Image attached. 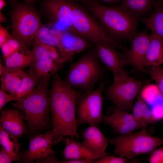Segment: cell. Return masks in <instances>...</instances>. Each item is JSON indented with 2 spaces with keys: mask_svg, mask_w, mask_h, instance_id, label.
<instances>
[{
  "mask_svg": "<svg viewBox=\"0 0 163 163\" xmlns=\"http://www.w3.org/2000/svg\"><path fill=\"white\" fill-rule=\"evenodd\" d=\"M0 47L3 58L5 60L18 51L27 47L21 41L12 37L9 41Z\"/></svg>",
  "mask_w": 163,
  "mask_h": 163,
  "instance_id": "obj_30",
  "label": "cell"
},
{
  "mask_svg": "<svg viewBox=\"0 0 163 163\" xmlns=\"http://www.w3.org/2000/svg\"><path fill=\"white\" fill-rule=\"evenodd\" d=\"M103 121L119 135L141 129L132 114L125 111L113 110L112 113L104 116Z\"/></svg>",
  "mask_w": 163,
  "mask_h": 163,
  "instance_id": "obj_15",
  "label": "cell"
},
{
  "mask_svg": "<svg viewBox=\"0 0 163 163\" xmlns=\"http://www.w3.org/2000/svg\"><path fill=\"white\" fill-rule=\"evenodd\" d=\"M59 142L54 129L45 134L37 135L30 139L28 149L24 153L22 161L32 163L35 160L49 157L50 155L55 153L52 145Z\"/></svg>",
  "mask_w": 163,
  "mask_h": 163,
  "instance_id": "obj_12",
  "label": "cell"
},
{
  "mask_svg": "<svg viewBox=\"0 0 163 163\" xmlns=\"http://www.w3.org/2000/svg\"><path fill=\"white\" fill-rule=\"evenodd\" d=\"M22 69H7L1 76V88L13 94L19 88L26 74Z\"/></svg>",
  "mask_w": 163,
  "mask_h": 163,
  "instance_id": "obj_21",
  "label": "cell"
},
{
  "mask_svg": "<svg viewBox=\"0 0 163 163\" xmlns=\"http://www.w3.org/2000/svg\"><path fill=\"white\" fill-rule=\"evenodd\" d=\"M7 68L5 65L2 64V62L0 63V76L3 74L5 72L7 69Z\"/></svg>",
  "mask_w": 163,
  "mask_h": 163,
  "instance_id": "obj_39",
  "label": "cell"
},
{
  "mask_svg": "<svg viewBox=\"0 0 163 163\" xmlns=\"http://www.w3.org/2000/svg\"><path fill=\"white\" fill-rule=\"evenodd\" d=\"M106 84V81L103 80L96 88L79 94L76 107L78 126L84 124L98 126L103 121V93Z\"/></svg>",
  "mask_w": 163,
  "mask_h": 163,
  "instance_id": "obj_8",
  "label": "cell"
},
{
  "mask_svg": "<svg viewBox=\"0 0 163 163\" xmlns=\"http://www.w3.org/2000/svg\"><path fill=\"white\" fill-rule=\"evenodd\" d=\"M6 3L5 0H0V10H2L6 5Z\"/></svg>",
  "mask_w": 163,
  "mask_h": 163,
  "instance_id": "obj_40",
  "label": "cell"
},
{
  "mask_svg": "<svg viewBox=\"0 0 163 163\" xmlns=\"http://www.w3.org/2000/svg\"><path fill=\"white\" fill-rule=\"evenodd\" d=\"M151 37L144 31L132 37L130 49L123 54L125 65H129L137 70L143 69Z\"/></svg>",
  "mask_w": 163,
  "mask_h": 163,
  "instance_id": "obj_14",
  "label": "cell"
},
{
  "mask_svg": "<svg viewBox=\"0 0 163 163\" xmlns=\"http://www.w3.org/2000/svg\"><path fill=\"white\" fill-rule=\"evenodd\" d=\"M21 98L17 97L10 94H8L6 91L1 88L0 89V110L8 102L11 101H18Z\"/></svg>",
  "mask_w": 163,
  "mask_h": 163,
  "instance_id": "obj_33",
  "label": "cell"
},
{
  "mask_svg": "<svg viewBox=\"0 0 163 163\" xmlns=\"http://www.w3.org/2000/svg\"><path fill=\"white\" fill-rule=\"evenodd\" d=\"M83 0V1H85V0Z\"/></svg>",
  "mask_w": 163,
  "mask_h": 163,
  "instance_id": "obj_44",
  "label": "cell"
},
{
  "mask_svg": "<svg viewBox=\"0 0 163 163\" xmlns=\"http://www.w3.org/2000/svg\"><path fill=\"white\" fill-rule=\"evenodd\" d=\"M0 126L18 138L26 133V127L21 113L15 109L1 110Z\"/></svg>",
  "mask_w": 163,
  "mask_h": 163,
  "instance_id": "obj_17",
  "label": "cell"
},
{
  "mask_svg": "<svg viewBox=\"0 0 163 163\" xmlns=\"http://www.w3.org/2000/svg\"><path fill=\"white\" fill-rule=\"evenodd\" d=\"M83 143L88 147L99 153H105L108 145V138L106 137L98 126L89 125L82 132Z\"/></svg>",
  "mask_w": 163,
  "mask_h": 163,
  "instance_id": "obj_18",
  "label": "cell"
},
{
  "mask_svg": "<svg viewBox=\"0 0 163 163\" xmlns=\"http://www.w3.org/2000/svg\"><path fill=\"white\" fill-rule=\"evenodd\" d=\"M34 41H38L57 48V39L52 31L42 24L37 32Z\"/></svg>",
  "mask_w": 163,
  "mask_h": 163,
  "instance_id": "obj_29",
  "label": "cell"
},
{
  "mask_svg": "<svg viewBox=\"0 0 163 163\" xmlns=\"http://www.w3.org/2000/svg\"><path fill=\"white\" fill-rule=\"evenodd\" d=\"M7 20L3 13L0 11V23H4L6 22Z\"/></svg>",
  "mask_w": 163,
  "mask_h": 163,
  "instance_id": "obj_38",
  "label": "cell"
},
{
  "mask_svg": "<svg viewBox=\"0 0 163 163\" xmlns=\"http://www.w3.org/2000/svg\"><path fill=\"white\" fill-rule=\"evenodd\" d=\"M129 159L126 158L118 156L107 155L97 160L95 163H125Z\"/></svg>",
  "mask_w": 163,
  "mask_h": 163,
  "instance_id": "obj_32",
  "label": "cell"
},
{
  "mask_svg": "<svg viewBox=\"0 0 163 163\" xmlns=\"http://www.w3.org/2000/svg\"><path fill=\"white\" fill-rule=\"evenodd\" d=\"M33 0H25L26 3L27 4L32 1Z\"/></svg>",
  "mask_w": 163,
  "mask_h": 163,
  "instance_id": "obj_42",
  "label": "cell"
},
{
  "mask_svg": "<svg viewBox=\"0 0 163 163\" xmlns=\"http://www.w3.org/2000/svg\"><path fill=\"white\" fill-rule=\"evenodd\" d=\"M31 51L34 62L41 58L48 57L64 63L66 62L57 48L52 46L34 41Z\"/></svg>",
  "mask_w": 163,
  "mask_h": 163,
  "instance_id": "obj_24",
  "label": "cell"
},
{
  "mask_svg": "<svg viewBox=\"0 0 163 163\" xmlns=\"http://www.w3.org/2000/svg\"><path fill=\"white\" fill-rule=\"evenodd\" d=\"M151 5V0H123L119 7L137 19L147 13Z\"/></svg>",
  "mask_w": 163,
  "mask_h": 163,
  "instance_id": "obj_27",
  "label": "cell"
},
{
  "mask_svg": "<svg viewBox=\"0 0 163 163\" xmlns=\"http://www.w3.org/2000/svg\"><path fill=\"white\" fill-rule=\"evenodd\" d=\"M52 31L57 39V48L65 62H71L76 54L91 49V43L73 32L57 30Z\"/></svg>",
  "mask_w": 163,
  "mask_h": 163,
  "instance_id": "obj_10",
  "label": "cell"
},
{
  "mask_svg": "<svg viewBox=\"0 0 163 163\" xmlns=\"http://www.w3.org/2000/svg\"><path fill=\"white\" fill-rule=\"evenodd\" d=\"M80 91L67 85L56 73L53 75L49 94L53 129L59 141L62 136L80 138L76 114L78 96Z\"/></svg>",
  "mask_w": 163,
  "mask_h": 163,
  "instance_id": "obj_1",
  "label": "cell"
},
{
  "mask_svg": "<svg viewBox=\"0 0 163 163\" xmlns=\"http://www.w3.org/2000/svg\"><path fill=\"white\" fill-rule=\"evenodd\" d=\"M142 69L143 72L149 74L151 79L156 82L163 95V68L159 66L151 67L149 69Z\"/></svg>",
  "mask_w": 163,
  "mask_h": 163,
  "instance_id": "obj_31",
  "label": "cell"
},
{
  "mask_svg": "<svg viewBox=\"0 0 163 163\" xmlns=\"http://www.w3.org/2000/svg\"><path fill=\"white\" fill-rule=\"evenodd\" d=\"M142 21L153 34L163 40V7H158Z\"/></svg>",
  "mask_w": 163,
  "mask_h": 163,
  "instance_id": "obj_25",
  "label": "cell"
},
{
  "mask_svg": "<svg viewBox=\"0 0 163 163\" xmlns=\"http://www.w3.org/2000/svg\"><path fill=\"white\" fill-rule=\"evenodd\" d=\"M72 32L93 45L102 44L126 52L128 49L110 36L96 20L80 6L73 2Z\"/></svg>",
  "mask_w": 163,
  "mask_h": 163,
  "instance_id": "obj_5",
  "label": "cell"
},
{
  "mask_svg": "<svg viewBox=\"0 0 163 163\" xmlns=\"http://www.w3.org/2000/svg\"><path fill=\"white\" fill-rule=\"evenodd\" d=\"M73 2L69 0H46L44 9L57 30L72 32Z\"/></svg>",
  "mask_w": 163,
  "mask_h": 163,
  "instance_id": "obj_11",
  "label": "cell"
},
{
  "mask_svg": "<svg viewBox=\"0 0 163 163\" xmlns=\"http://www.w3.org/2000/svg\"><path fill=\"white\" fill-rule=\"evenodd\" d=\"M27 4L15 6L10 16L12 30L11 37L28 48L33 43L36 35L42 24L37 12Z\"/></svg>",
  "mask_w": 163,
  "mask_h": 163,
  "instance_id": "obj_7",
  "label": "cell"
},
{
  "mask_svg": "<svg viewBox=\"0 0 163 163\" xmlns=\"http://www.w3.org/2000/svg\"><path fill=\"white\" fill-rule=\"evenodd\" d=\"M144 82L128 76L113 80L106 90L107 98L115 106L113 110L132 111L134 100Z\"/></svg>",
  "mask_w": 163,
  "mask_h": 163,
  "instance_id": "obj_9",
  "label": "cell"
},
{
  "mask_svg": "<svg viewBox=\"0 0 163 163\" xmlns=\"http://www.w3.org/2000/svg\"><path fill=\"white\" fill-rule=\"evenodd\" d=\"M65 147L63 151L65 160H87L96 161L101 158L109 155L105 152L99 153L94 151L83 142L77 141L72 139L66 138L65 139Z\"/></svg>",
  "mask_w": 163,
  "mask_h": 163,
  "instance_id": "obj_16",
  "label": "cell"
},
{
  "mask_svg": "<svg viewBox=\"0 0 163 163\" xmlns=\"http://www.w3.org/2000/svg\"><path fill=\"white\" fill-rule=\"evenodd\" d=\"M94 17L113 38L130 39L136 33L137 18L120 7L106 6L96 1H88Z\"/></svg>",
  "mask_w": 163,
  "mask_h": 163,
  "instance_id": "obj_2",
  "label": "cell"
},
{
  "mask_svg": "<svg viewBox=\"0 0 163 163\" xmlns=\"http://www.w3.org/2000/svg\"><path fill=\"white\" fill-rule=\"evenodd\" d=\"M38 80L29 73L26 72L24 75L20 85L13 94L14 96L22 98L29 94L36 87Z\"/></svg>",
  "mask_w": 163,
  "mask_h": 163,
  "instance_id": "obj_28",
  "label": "cell"
},
{
  "mask_svg": "<svg viewBox=\"0 0 163 163\" xmlns=\"http://www.w3.org/2000/svg\"><path fill=\"white\" fill-rule=\"evenodd\" d=\"M50 78L39 80L34 90L13 104L22 111L28 130L32 132L44 128L48 122L50 109L48 85Z\"/></svg>",
  "mask_w": 163,
  "mask_h": 163,
  "instance_id": "obj_3",
  "label": "cell"
},
{
  "mask_svg": "<svg viewBox=\"0 0 163 163\" xmlns=\"http://www.w3.org/2000/svg\"><path fill=\"white\" fill-rule=\"evenodd\" d=\"M93 45L99 60L112 73L113 80L128 76L124 70L126 65L123 55L118 53L116 49L99 43Z\"/></svg>",
  "mask_w": 163,
  "mask_h": 163,
  "instance_id": "obj_13",
  "label": "cell"
},
{
  "mask_svg": "<svg viewBox=\"0 0 163 163\" xmlns=\"http://www.w3.org/2000/svg\"><path fill=\"white\" fill-rule=\"evenodd\" d=\"M108 139L109 143L114 146V154L130 160L152 152L163 145V139L151 136L145 128L136 133L108 138Z\"/></svg>",
  "mask_w": 163,
  "mask_h": 163,
  "instance_id": "obj_6",
  "label": "cell"
},
{
  "mask_svg": "<svg viewBox=\"0 0 163 163\" xmlns=\"http://www.w3.org/2000/svg\"><path fill=\"white\" fill-rule=\"evenodd\" d=\"M7 69H22L30 66L34 61L31 50L26 47L14 53L5 60Z\"/></svg>",
  "mask_w": 163,
  "mask_h": 163,
  "instance_id": "obj_23",
  "label": "cell"
},
{
  "mask_svg": "<svg viewBox=\"0 0 163 163\" xmlns=\"http://www.w3.org/2000/svg\"><path fill=\"white\" fill-rule=\"evenodd\" d=\"M137 96L132 111V114L141 129L158 120L153 115L148 104L142 97L140 91Z\"/></svg>",
  "mask_w": 163,
  "mask_h": 163,
  "instance_id": "obj_20",
  "label": "cell"
},
{
  "mask_svg": "<svg viewBox=\"0 0 163 163\" xmlns=\"http://www.w3.org/2000/svg\"><path fill=\"white\" fill-rule=\"evenodd\" d=\"M148 161L150 163H163V145L152 152Z\"/></svg>",
  "mask_w": 163,
  "mask_h": 163,
  "instance_id": "obj_34",
  "label": "cell"
},
{
  "mask_svg": "<svg viewBox=\"0 0 163 163\" xmlns=\"http://www.w3.org/2000/svg\"><path fill=\"white\" fill-rule=\"evenodd\" d=\"M103 2L107 3H113V2H116L118 1H119L120 0H101Z\"/></svg>",
  "mask_w": 163,
  "mask_h": 163,
  "instance_id": "obj_41",
  "label": "cell"
},
{
  "mask_svg": "<svg viewBox=\"0 0 163 163\" xmlns=\"http://www.w3.org/2000/svg\"><path fill=\"white\" fill-rule=\"evenodd\" d=\"M162 2H163V0H161Z\"/></svg>",
  "mask_w": 163,
  "mask_h": 163,
  "instance_id": "obj_43",
  "label": "cell"
},
{
  "mask_svg": "<svg viewBox=\"0 0 163 163\" xmlns=\"http://www.w3.org/2000/svg\"><path fill=\"white\" fill-rule=\"evenodd\" d=\"M18 138L0 126V143L2 146L17 161L21 159L19 150L21 145Z\"/></svg>",
  "mask_w": 163,
  "mask_h": 163,
  "instance_id": "obj_26",
  "label": "cell"
},
{
  "mask_svg": "<svg viewBox=\"0 0 163 163\" xmlns=\"http://www.w3.org/2000/svg\"><path fill=\"white\" fill-rule=\"evenodd\" d=\"M94 49H91L70 66L64 80L66 84L83 92L91 91L102 81L104 69Z\"/></svg>",
  "mask_w": 163,
  "mask_h": 163,
  "instance_id": "obj_4",
  "label": "cell"
},
{
  "mask_svg": "<svg viewBox=\"0 0 163 163\" xmlns=\"http://www.w3.org/2000/svg\"><path fill=\"white\" fill-rule=\"evenodd\" d=\"M16 159L2 147L0 150V163H10L17 161Z\"/></svg>",
  "mask_w": 163,
  "mask_h": 163,
  "instance_id": "obj_36",
  "label": "cell"
},
{
  "mask_svg": "<svg viewBox=\"0 0 163 163\" xmlns=\"http://www.w3.org/2000/svg\"><path fill=\"white\" fill-rule=\"evenodd\" d=\"M10 35L2 25H0V46L5 44L11 38Z\"/></svg>",
  "mask_w": 163,
  "mask_h": 163,
  "instance_id": "obj_37",
  "label": "cell"
},
{
  "mask_svg": "<svg viewBox=\"0 0 163 163\" xmlns=\"http://www.w3.org/2000/svg\"><path fill=\"white\" fill-rule=\"evenodd\" d=\"M64 63L51 57H45L34 62L29 66L28 72L39 81L50 78L56 73Z\"/></svg>",
  "mask_w": 163,
  "mask_h": 163,
  "instance_id": "obj_19",
  "label": "cell"
},
{
  "mask_svg": "<svg viewBox=\"0 0 163 163\" xmlns=\"http://www.w3.org/2000/svg\"><path fill=\"white\" fill-rule=\"evenodd\" d=\"M162 63L163 40L152 34L143 63V67L146 66H159Z\"/></svg>",
  "mask_w": 163,
  "mask_h": 163,
  "instance_id": "obj_22",
  "label": "cell"
},
{
  "mask_svg": "<svg viewBox=\"0 0 163 163\" xmlns=\"http://www.w3.org/2000/svg\"><path fill=\"white\" fill-rule=\"evenodd\" d=\"M44 161L51 163H95L94 161L87 160H69L59 161L49 157L44 158Z\"/></svg>",
  "mask_w": 163,
  "mask_h": 163,
  "instance_id": "obj_35",
  "label": "cell"
}]
</instances>
